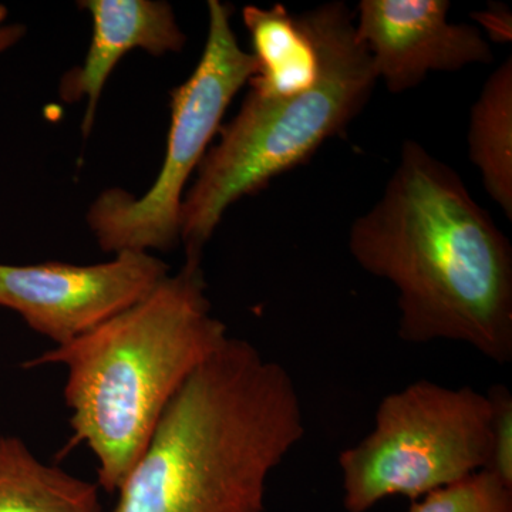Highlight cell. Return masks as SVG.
<instances>
[{
    "instance_id": "6da1fadb",
    "label": "cell",
    "mask_w": 512,
    "mask_h": 512,
    "mask_svg": "<svg viewBox=\"0 0 512 512\" xmlns=\"http://www.w3.org/2000/svg\"><path fill=\"white\" fill-rule=\"evenodd\" d=\"M367 274L397 291L399 338L451 340L497 365L512 360V248L463 178L404 141L382 198L349 231Z\"/></svg>"
},
{
    "instance_id": "7a4b0ae2",
    "label": "cell",
    "mask_w": 512,
    "mask_h": 512,
    "mask_svg": "<svg viewBox=\"0 0 512 512\" xmlns=\"http://www.w3.org/2000/svg\"><path fill=\"white\" fill-rule=\"evenodd\" d=\"M305 431L291 373L229 336L168 404L109 512H265Z\"/></svg>"
},
{
    "instance_id": "3957f363",
    "label": "cell",
    "mask_w": 512,
    "mask_h": 512,
    "mask_svg": "<svg viewBox=\"0 0 512 512\" xmlns=\"http://www.w3.org/2000/svg\"><path fill=\"white\" fill-rule=\"evenodd\" d=\"M228 338L212 315L200 261L187 259L137 305L23 367H66L67 448H89L99 464L97 485L113 494L175 394Z\"/></svg>"
},
{
    "instance_id": "277c9868",
    "label": "cell",
    "mask_w": 512,
    "mask_h": 512,
    "mask_svg": "<svg viewBox=\"0 0 512 512\" xmlns=\"http://www.w3.org/2000/svg\"><path fill=\"white\" fill-rule=\"evenodd\" d=\"M319 55V76L305 92L269 97L251 92L221 126L197 180L184 195L181 242L187 259L201 252L232 204L298 167L365 109L377 83L372 59L356 36L355 12L343 2L298 16Z\"/></svg>"
},
{
    "instance_id": "5b68a950",
    "label": "cell",
    "mask_w": 512,
    "mask_h": 512,
    "mask_svg": "<svg viewBox=\"0 0 512 512\" xmlns=\"http://www.w3.org/2000/svg\"><path fill=\"white\" fill-rule=\"evenodd\" d=\"M493 406L470 386L419 380L383 397L369 434L339 454L343 507L367 512L393 495L420 500L487 470Z\"/></svg>"
},
{
    "instance_id": "8992f818",
    "label": "cell",
    "mask_w": 512,
    "mask_h": 512,
    "mask_svg": "<svg viewBox=\"0 0 512 512\" xmlns=\"http://www.w3.org/2000/svg\"><path fill=\"white\" fill-rule=\"evenodd\" d=\"M232 8L208 2L204 52L187 82L171 92V123L163 167L141 197L110 188L87 214L103 251H168L181 241V207L187 181L220 131L232 99L256 74L251 53L239 46Z\"/></svg>"
},
{
    "instance_id": "52a82bcc",
    "label": "cell",
    "mask_w": 512,
    "mask_h": 512,
    "mask_svg": "<svg viewBox=\"0 0 512 512\" xmlns=\"http://www.w3.org/2000/svg\"><path fill=\"white\" fill-rule=\"evenodd\" d=\"M116 255L96 265L0 264V308L56 346L72 343L143 301L170 274L150 252Z\"/></svg>"
},
{
    "instance_id": "ba28073f",
    "label": "cell",
    "mask_w": 512,
    "mask_h": 512,
    "mask_svg": "<svg viewBox=\"0 0 512 512\" xmlns=\"http://www.w3.org/2000/svg\"><path fill=\"white\" fill-rule=\"evenodd\" d=\"M448 0H362L357 39L390 93L416 89L431 72H458L493 62L483 33L448 22Z\"/></svg>"
},
{
    "instance_id": "9c48e42d",
    "label": "cell",
    "mask_w": 512,
    "mask_h": 512,
    "mask_svg": "<svg viewBox=\"0 0 512 512\" xmlns=\"http://www.w3.org/2000/svg\"><path fill=\"white\" fill-rule=\"evenodd\" d=\"M93 20V35L82 66L64 74L60 97L66 103L87 100L83 133L89 134L97 103L114 67L127 53L141 49L153 56L178 53L187 43L174 10L156 0H87L80 3Z\"/></svg>"
},
{
    "instance_id": "30bf717a",
    "label": "cell",
    "mask_w": 512,
    "mask_h": 512,
    "mask_svg": "<svg viewBox=\"0 0 512 512\" xmlns=\"http://www.w3.org/2000/svg\"><path fill=\"white\" fill-rule=\"evenodd\" d=\"M251 36L256 74L251 92L282 97L305 92L319 76V55L312 37L284 5L247 6L242 12Z\"/></svg>"
},
{
    "instance_id": "8fae6325",
    "label": "cell",
    "mask_w": 512,
    "mask_h": 512,
    "mask_svg": "<svg viewBox=\"0 0 512 512\" xmlns=\"http://www.w3.org/2000/svg\"><path fill=\"white\" fill-rule=\"evenodd\" d=\"M0 512H103L99 485L43 463L19 437L0 434Z\"/></svg>"
},
{
    "instance_id": "7c38bea8",
    "label": "cell",
    "mask_w": 512,
    "mask_h": 512,
    "mask_svg": "<svg viewBox=\"0 0 512 512\" xmlns=\"http://www.w3.org/2000/svg\"><path fill=\"white\" fill-rule=\"evenodd\" d=\"M468 154L491 200L512 220V59L485 80L471 107Z\"/></svg>"
},
{
    "instance_id": "4fadbf2b",
    "label": "cell",
    "mask_w": 512,
    "mask_h": 512,
    "mask_svg": "<svg viewBox=\"0 0 512 512\" xmlns=\"http://www.w3.org/2000/svg\"><path fill=\"white\" fill-rule=\"evenodd\" d=\"M407 512H512V485L481 470L413 501Z\"/></svg>"
},
{
    "instance_id": "5bb4252c",
    "label": "cell",
    "mask_w": 512,
    "mask_h": 512,
    "mask_svg": "<svg viewBox=\"0 0 512 512\" xmlns=\"http://www.w3.org/2000/svg\"><path fill=\"white\" fill-rule=\"evenodd\" d=\"M493 406V451L490 466L505 483L512 485V396L504 384H495L487 393Z\"/></svg>"
},
{
    "instance_id": "9a60e30c",
    "label": "cell",
    "mask_w": 512,
    "mask_h": 512,
    "mask_svg": "<svg viewBox=\"0 0 512 512\" xmlns=\"http://www.w3.org/2000/svg\"><path fill=\"white\" fill-rule=\"evenodd\" d=\"M6 16H8V10L0 6V55L15 46L25 35V28L16 23L6 22Z\"/></svg>"
}]
</instances>
